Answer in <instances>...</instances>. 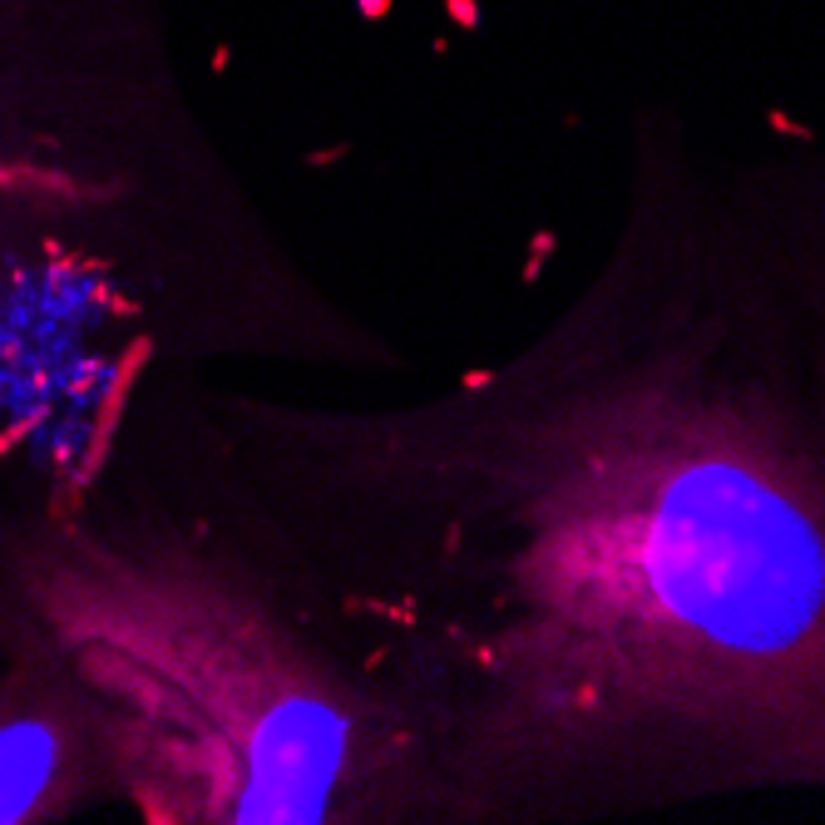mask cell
<instances>
[{
  "label": "cell",
  "instance_id": "1",
  "mask_svg": "<svg viewBox=\"0 0 825 825\" xmlns=\"http://www.w3.org/2000/svg\"><path fill=\"white\" fill-rule=\"evenodd\" d=\"M267 430L272 583L411 717L445 821L613 761L825 751V470L707 351H544Z\"/></svg>",
  "mask_w": 825,
  "mask_h": 825
},
{
  "label": "cell",
  "instance_id": "3",
  "mask_svg": "<svg viewBox=\"0 0 825 825\" xmlns=\"http://www.w3.org/2000/svg\"><path fill=\"white\" fill-rule=\"evenodd\" d=\"M104 761L80 692L45 682H0V821H45L65 811Z\"/></svg>",
  "mask_w": 825,
  "mask_h": 825
},
{
  "label": "cell",
  "instance_id": "2",
  "mask_svg": "<svg viewBox=\"0 0 825 825\" xmlns=\"http://www.w3.org/2000/svg\"><path fill=\"white\" fill-rule=\"evenodd\" d=\"M20 593L149 821H445L411 717L238 554L60 534Z\"/></svg>",
  "mask_w": 825,
  "mask_h": 825
}]
</instances>
